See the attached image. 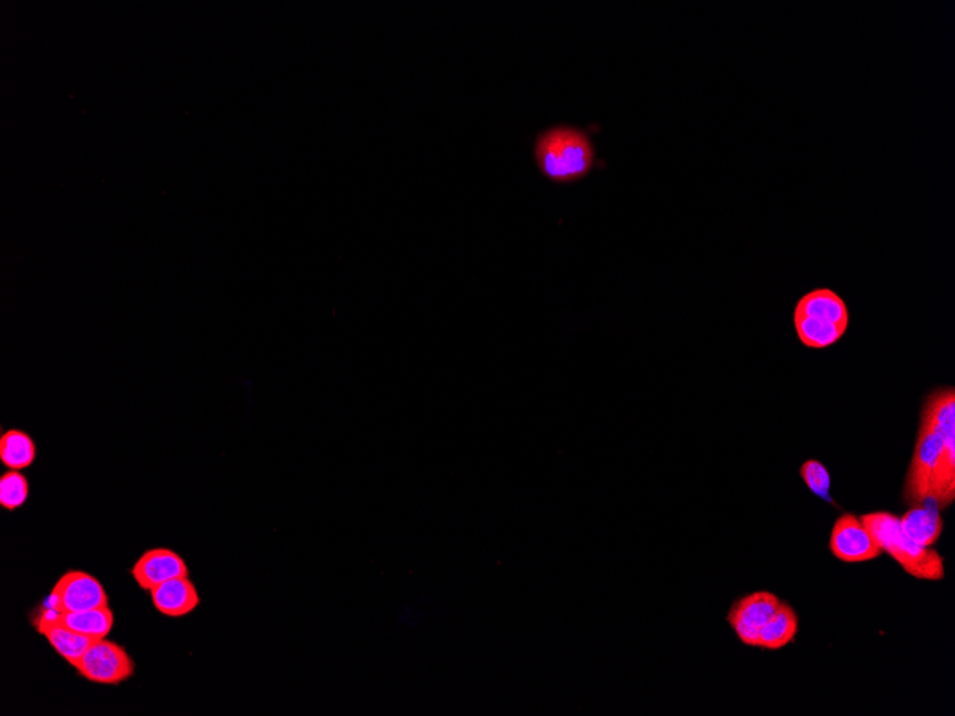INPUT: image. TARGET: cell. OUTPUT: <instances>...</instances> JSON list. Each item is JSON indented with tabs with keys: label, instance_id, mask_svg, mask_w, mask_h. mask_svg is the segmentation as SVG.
I'll list each match as a JSON object with an SVG mask.
<instances>
[{
	"label": "cell",
	"instance_id": "6da1fadb",
	"mask_svg": "<svg viewBox=\"0 0 955 716\" xmlns=\"http://www.w3.org/2000/svg\"><path fill=\"white\" fill-rule=\"evenodd\" d=\"M596 152L588 135L570 125L543 130L534 141V161L545 178L571 183L591 172Z\"/></svg>",
	"mask_w": 955,
	"mask_h": 716
},
{
	"label": "cell",
	"instance_id": "7a4b0ae2",
	"mask_svg": "<svg viewBox=\"0 0 955 716\" xmlns=\"http://www.w3.org/2000/svg\"><path fill=\"white\" fill-rule=\"evenodd\" d=\"M882 552L889 553L909 576L921 580H941L945 576L944 558L932 548L913 542L901 530L900 517L890 512H873L862 516Z\"/></svg>",
	"mask_w": 955,
	"mask_h": 716
},
{
	"label": "cell",
	"instance_id": "3957f363",
	"mask_svg": "<svg viewBox=\"0 0 955 716\" xmlns=\"http://www.w3.org/2000/svg\"><path fill=\"white\" fill-rule=\"evenodd\" d=\"M75 669L89 682L119 686L133 677L135 662L125 648L103 638L88 648Z\"/></svg>",
	"mask_w": 955,
	"mask_h": 716
},
{
	"label": "cell",
	"instance_id": "277c9868",
	"mask_svg": "<svg viewBox=\"0 0 955 716\" xmlns=\"http://www.w3.org/2000/svg\"><path fill=\"white\" fill-rule=\"evenodd\" d=\"M47 606L55 612L89 611L110 606V598L93 575L84 571H69L52 588Z\"/></svg>",
	"mask_w": 955,
	"mask_h": 716
},
{
	"label": "cell",
	"instance_id": "5b68a950",
	"mask_svg": "<svg viewBox=\"0 0 955 716\" xmlns=\"http://www.w3.org/2000/svg\"><path fill=\"white\" fill-rule=\"evenodd\" d=\"M781 599L776 593L759 591L738 598L729 608L727 623L738 641L746 647H760V632L776 614Z\"/></svg>",
	"mask_w": 955,
	"mask_h": 716
},
{
	"label": "cell",
	"instance_id": "8992f818",
	"mask_svg": "<svg viewBox=\"0 0 955 716\" xmlns=\"http://www.w3.org/2000/svg\"><path fill=\"white\" fill-rule=\"evenodd\" d=\"M944 436L920 426L912 463L904 482V499L909 508L928 501V493Z\"/></svg>",
	"mask_w": 955,
	"mask_h": 716
},
{
	"label": "cell",
	"instance_id": "52a82bcc",
	"mask_svg": "<svg viewBox=\"0 0 955 716\" xmlns=\"http://www.w3.org/2000/svg\"><path fill=\"white\" fill-rule=\"evenodd\" d=\"M830 551L845 564H863L882 555V549L869 533L862 517L842 513L831 529Z\"/></svg>",
	"mask_w": 955,
	"mask_h": 716
},
{
	"label": "cell",
	"instance_id": "ba28073f",
	"mask_svg": "<svg viewBox=\"0 0 955 716\" xmlns=\"http://www.w3.org/2000/svg\"><path fill=\"white\" fill-rule=\"evenodd\" d=\"M135 583L143 591H151L157 585L168 583L170 579L189 576L187 562L173 549L155 548L143 552L132 570H130Z\"/></svg>",
	"mask_w": 955,
	"mask_h": 716
},
{
	"label": "cell",
	"instance_id": "9c48e42d",
	"mask_svg": "<svg viewBox=\"0 0 955 716\" xmlns=\"http://www.w3.org/2000/svg\"><path fill=\"white\" fill-rule=\"evenodd\" d=\"M151 599L160 614L180 618L200 606L201 598L189 576L175 578L151 589Z\"/></svg>",
	"mask_w": 955,
	"mask_h": 716
},
{
	"label": "cell",
	"instance_id": "30bf717a",
	"mask_svg": "<svg viewBox=\"0 0 955 716\" xmlns=\"http://www.w3.org/2000/svg\"><path fill=\"white\" fill-rule=\"evenodd\" d=\"M39 614L76 634L92 638L94 641L106 638L115 625V615L110 606L80 612H55L51 608L44 606L39 611Z\"/></svg>",
	"mask_w": 955,
	"mask_h": 716
},
{
	"label": "cell",
	"instance_id": "8fae6325",
	"mask_svg": "<svg viewBox=\"0 0 955 716\" xmlns=\"http://www.w3.org/2000/svg\"><path fill=\"white\" fill-rule=\"evenodd\" d=\"M794 315L818 319L835 325L849 328L850 312L844 299L828 287H819L797 302Z\"/></svg>",
	"mask_w": 955,
	"mask_h": 716
},
{
	"label": "cell",
	"instance_id": "7c38bea8",
	"mask_svg": "<svg viewBox=\"0 0 955 716\" xmlns=\"http://www.w3.org/2000/svg\"><path fill=\"white\" fill-rule=\"evenodd\" d=\"M900 526L903 534L913 542L925 548L934 547L943 534L944 522L940 509L934 503H921L909 508L900 517Z\"/></svg>",
	"mask_w": 955,
	"mask_h": 716
},
{
	"label": "cell",
	"instance_id": "4fadbf2b",
	"mask_svg": "<svg viewBox=\"0 0 955 716\" xmlns=\"http://www.w3.org/2000/svg\"><path fill=\"white\" fill-rule=\"evenodd\" d=\"M34 625L36 630L42 637L47 638L49 645L53 648L67 662L74 666L78 665L80 657L84 656L88 648L92 645L94 639L85 637V635L76 634L74 630L62 627V625L53 623V621L44 618L42 614L35 616Z\"/></svg>",
	"mask_w": 955,
	"mask_h": 716
},
{
	"label": "cell",
	"instance_id": "5bb4252c",
	"mask_svg": "<svg viewBox=\"0 0 955 716\" xmlns=\"http://www.w3.org/2000/svg\"><path fill=\"white\" fill-rule=\"evenodd\" d=\"M928 501L934 503L940 511L948 509L955 501V434L944 436L943 448L932 474Z\"/></svg>",
	"mask_w": 955,
	"mask_h": 716
},
{
	"label": "cell",
	"instance_id": "9a60e30c",
	"mask_svg": "<svg viewBox=\"0 0 955 716\" xmlns=\"http://www.w3.org/2000/svg\"><path fill=\"white\" fill-rule=\"evenodd\" d=\"M799 630L800 619L794 608L790 603L781 602L776 614L761 629L759 648L767 651L782 650L795 641Z\"/></svg>",
	"mask_w": 955,
	"mask_h": 716
},
{
	"label": "cell",
	"instance_id": "2e32d148",
	"mask_svg": "<svg viewBox=\"0 0 955 716\" xmlns=\"http://www.w3.org/2000/svg\"><path fill=\"white\" fill-rule=\"evenodd\" d=\"M920 426L943 436L955 434V391L952 386L927 396Z\"/></svg>",
	"mask_w": 955,
	"mask_h": 716
},
{
	"label": "cell",
	"instance_id": "e0dca14e",
	"mask_svg": "<svg viewBox=\"0 0 955 716\" xmlns=\"http://www.w3.org/2000/svg\"><path fill=\"white\" fill-rule=\"evenodd\" d=\"M38 448L25 431L9 430L0 436V461L11 471H24L34 465Z\"/></svg>",
	"mask_w": 955,
	"mask_h": 716
},
{
	"label": "cell",
	"instance_id": "ac0fdd59",
	"mask_svg": "<svg viewBox=\"0 0 955 716\" xmlns=\"http://www.w3.org/2000/svg\"><path fill=\"white\" fill-rule=\"evenodd\" d=\"M794 327L801 344L805 345L806 348L813 349L830 348L846 332L845 328L835 325V323L801 317V315H794Z\"/></svg>",
	"mask_w": 955,
	"mask_h": 716
},
{
	"label": "cell",
	"instance_id": "d6986e66",
	"mask_svg": "<svg viewBox=\"0 0 955 716\" xmlns=\"http://www.w3.org/2000/svg\"><path fill=\"white\" fill-rule=\"evenodd\" d=\"M29 494V480L21 471L9 470L0 476V507L4 511L12 512L24 507Z\"/></svg>",
	"mask_w": 955,
	"mask_h": 716
},
{
	"label": "cell",
	"instance_id": "ffe728a7",
	"mask_svg": "<svg viewBox=\"0 0 955 716\" xmlns=\"http://www.w3.org/2000/svg\"><path fill=\"white\" fill-rule=\"evenodd\" d=\"M800 475L803 477L806 488H808L815 497L822 498L823 501H827L828 503H835L830 494V472H828L824 463L815 461V459H810V461L804 462L803 466L800 468Z\"/></svg>",
	"mask_w": 955,
	"mask_h": 716
}]
</instances>
